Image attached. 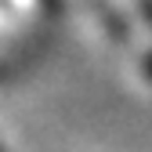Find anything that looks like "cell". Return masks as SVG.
Listing matches in <instances>:
<instances>
[{
	"instance_id": "obj_1",
	"label": "cell",
	"mask_w": 152,
	"mask_h": 152,
	"mask_svg": "<svg viewBox=\"0 0 152 152\" xmlns=\"http://www.w3.org/2000/svg\"><path fill=\"white\" fill-rule=\"evenodd\" d=\"M11 4V11L18 15V18H47L51 11H54V0H7Z\"/></svg>"
},
{
	"instance_id": "obj_2",
	"label": "cell",
	"mask_w": 152,
	"mask_h": 152,
	"mask_svg": "<svg viewBox=\"0 0 152 152\" xmlns=\"http://www.w3.org/2000/svg\"><path fill=\"white\" fill-rule=\"evenodd\" d=\"M141 72H145V80H152V51L145 54V62H141Z\"/></svg>"
}]
</instances>
